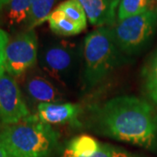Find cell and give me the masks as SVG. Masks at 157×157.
Here are the masks:
<instances>
[{"label":"cell","instance_id":"obj_1","mask_svg":"<svg viewBox=\"0 0 157 157\" xmlns=\"http://www.w3.org/2000/svg\"><path fill=\"white\" fill-rule=\"evenodd\" d=\"M89 113L90 127L100 135L147 148L156 144L157 110L143 99L117 96Z\"/></svg>","mask_w":157,"mask_h":157},{"label":"cell","instance_id":"obj_2","mask_svg":"<svg viewBox=\"0 0 157 157\" xmlns=\"http://www.w3.org/2000/svg\"><path fill=\"white\" fill-rule=\"evenodd\" d=\"M59 135L36 114L6 125L0 130V142L9 157H50L59 144Z\"/></svg>","mask_w":157,"mask_h":157},{"label":"cell","instance_id":"obj_3","mask_svg":"<svg viewBox=\"0 0 157 157\" xmlns=\"http://www.w3.org/2000/svg\"><path fill=\"white\" fill-rule=\"evenodd\" d=\"M121 52L110 27H100L86 35L83 48V84L86 89L101 83L121 64Z\"/></svg>","mask_w":157,"mask_h":157},{"label":"cell","instance_id":"obj_4","mask_svg":"<svg viewBox=\"0 0 157 157\" xmlns=\"http://www.w3.org/2000/svg\"><path fill=\"white\" fill-rule=\"evenodd\" d=\"M157 27V11L143 13L117 21L111 28L114 41L122 53L134 54L142 49Z\"/></svg>","mask_w":157,"mask_h":157},{"label":"cell","instance_id":"obj_5","mask_svg":"<svg viewBox=\"0 0 157 157\" xmlns=\"http://www.w3.org/2000/svg\"><path fill=\"white\" fill-rule=\"evenodd\" d=\"M39 58V43L33 29L26 30L10 39L6 50V71L19 77L33 67Z\"/></svg>","mask_w":157,"mask_h":157},{"label":"cell","instance_id":"obj_6","mask_svg":"<svg viewBox=\"0 0 157 157\" xmlns=\"http://www.w3.org/2000/svg\"><path fill=\"white\" fill-rule=\"evenodd\" d=\"M42 69L52 78L67 84L78 67V54L73 45L57 43L45 46L39 56Z\"/></svg>","mask_w":157,"mask_h":157},{"label":"cell","instance_id":"obj_7","mask_svg":"<svg viewBox=\"0 0 157 157\" xmlns=\"http://www.w3.org/2000/svg\"><path fill=\"white\" fill-rule=\"evenodd\" d=\"M29 115L18 85L12 76L5 73L0 76V121L12 125Z\"/></svg>","mask_w":157,"mask_h":157},{"label":"cell","instance_id":"obj_8","mask_svg":"<svg viewBox=\"0 0 157 157\" xmlns=\"http://www.w3.org/2000/svg\"><path fill=\"white\" fill-rule=\"evenodd\" d=\"M37 117L46 124H74L78 125L81 107L71 102L41 103L37 107Z\"/></svg>","mask_w":157,"mask_h":157},{"label":"cell","instance_id":"obj_9","mask_svg":"<svg viewBox=\"0 0 157 157\" xmlns=\"http://www.w3.org/2000/svg\"><path fill=\"white\" fill-rule=\"evenodd\" d=\"M24 89L29 99L34 103L61 102V93L42 74L32 72L26 75L24 82Z\"/></svg>","mask_w":157,"mask_h":157},{"label":"cell","instance_id":"obj_10","mask_svg":"<svg viewBox=\"0 0 157 157\" xmlns=\"http://www.w3.org/2000/svg\"><path fill=\"white\" fill-rule=\"evenodd\" d=\"M83 7L92 25L102 27L112 25L117 17L120 0H77Z\"/></svg>","mask_w":157,"mask_h":157},{"label":"cell","instance_id":"obj_11","mask_svg":"<svg viewBox=\"0 0 157 157\" xmlns=\"http://www.w3.org/2000/svg\"><path fill=\"white\" fill-rule=\"evenodd\" d=\"M34 0H10L0 14H3L9 27L27 21Z\"/></svg>","mask_w":157,"mask_h":157},{"label":"cell","instance_id":"obj_12","mask_svg":"<svg viewBox=\"0 0 157 157\" xmlns=\"http://www.w3.org/2000/svg\"><path fill=\"white\" fill-rule=\"evenodd\" d=\"M51 30L57 35L60 36H73L80 33L84 27L79 25L70 18H68L61 11L55 8L46 17Z\"/></svg>","mask_w":157,"mask_h":157},{"label":"cell","instance_id":"obj_13","mask_svg":"<svg viewBox=\"0 0 157 157\" xmlns=\"http://www.w3.org/2000/svg\"><path fill=\"white\" fill-rule=\"evenodd\" d=\"M142 76L147 95L157 109V48L143 69Z\"/></svg>","mask_w":157,"mask_h":157},{"label":"cell","instance_id":"obj_14","mask_svg":"<svg viewBox=\"0 0 157 157\" xmlns=\"http://www.w3.org/2000/svg\"><path fill=\"white\" fill-rule=\"evenodd\" d=\"M155 0H120L118 6L117 21L143 13L152 9Z\"/></svg>","mask_w":157,"mask_h":157},{"label":"cell","instance_id":"obj_15","mask_svg":"<svg viewBox=\"0 0 157 157\" xmlns=\"http://www.w3.org/2000/svg\"><path fill=\"white\" fill-rule=\"evenodd\" d=\"M57 0H34L26 25L28 30L35 28L45 22L46 17L53 11L52 8Z\"/></svg>","mask_w":157,"mask_h":157},{"label":"cell","instance_id":"obj_16","mask_svg":"<svg viewBox=\"0 0 157 157\" xmlns=\"http://www.w3.org/2000/svg\"><path fill=\"white\" fill-rule=\"evenodd\" d=\"M60 157H140L135 154L128 151L124 148L113 146L108 143L101 142L98 149L93 153H90L86 155L76 156L69 154L67 152L62 151Z\"/></svg>","mask_w":157,"mask_h":157},{"label":"cell","instance_id":"obj_17","mask_svg":"<svg viewBox=\"0 0 157 157\" xmlns=\"http://www.w3.org/2000/svg\"><path fill=\"white\" fill-rule=\"evenodd\" d=\"M56 8L61 11L68 18L86 29L87 17L83 7L77 0H66L59 4Z\"/></svg>","mask_w":157,"mask_h":157},{"label":"cell","instance_id":"obj_18","mask_svg":"<svg viewBox=\"0 0 157 157\" xmlns=\"http://www.w3.org/2000/svg\"><path fill=\"white\" fill-rule=\"evenodd\" d=\"M10 37L6 31L0 29V76H2L6 71V50L9 43Z\"/></svg>","mask_w":157,"mask_h":157},{"label":"cell","instance_id":"obj_19","mask_svg":"<svg viewBox=\"0 0 157 157\" xmlns=\"http://www.w3.org/2000/svg\"><path fill=\"white\" fill-rule=\"evenodd\" d=\"M0 157H9L5 147L1 144V142H0Z\"/></svg>","mask_w":157,"mask_h":157},{"label":"cell","instance_id":"obj_20","mask_svg":"<svg viewBox=\"0 0 157 157\" xmlns=\"http://www.w3.org/2000/svg\"><path fill=\"white\" fill-rule=\"evenodd\" d=\"M10 2V0H0V12L4 9V7Z\"/></svg>","mask_w":157,"mask_h":157},{"label":"cell","instance_id":"obj_21","mask_svg":"<svg viewBox=\"0 0 157 157\" xmlns=\"http://www.w3.org/2000/svg\"><path fill=\"white\" fill-rule=\"evenodd\" d=\"M155 6H156V8H155V11H157V0H155Z\"/></svg>","mask_w":157,"mask_h":157}]
</instances>
